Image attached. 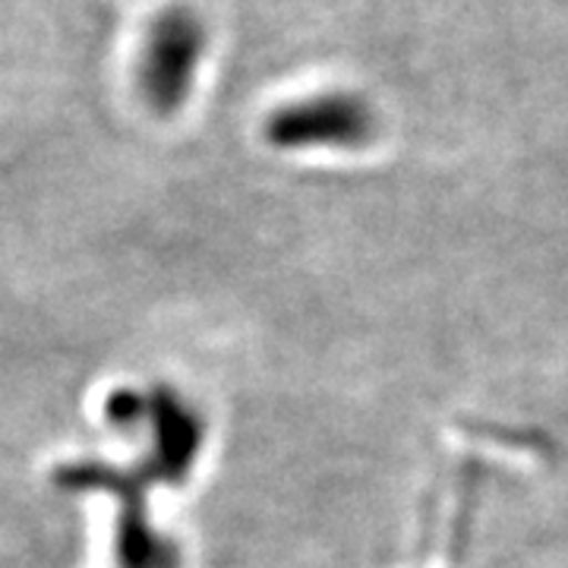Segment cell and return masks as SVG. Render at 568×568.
<instances>
[{"instance_id":"6da1fadb","label":"cell","mask_w":568,"mask_h":568,"mask_svg":"<svg viewBox=\"0 0 568 568\" xmlns=\"http://www.w3.org/2000/svg\"><path fill=\"white\" fill-rule=\"evenodd\" d=\"M209 48L203 17L186 3H164L149 20L140 48V92L155 114L181 111Z\"/></svg>"},{"instance_id":"7a4b0ae2","label":"cell","mask_w":568,"mask_h":568,"mask_svg":"<svg viewBox=\"0 0 568 568\" xmlns=\"http://www.w3.org/2000/svg\"><path fill=\"white\" fill-rule=\"evenodd\" d=\"M263 133L275 149H357L373 140L376 114L354 92H320L275 108Z\"/></svg>"},{"instance_id":"3957f363","label":"cell","mask_w":568,"mask_h":568,"mask_svg":"<svg viewBox=\"0 0 568 568\" xmlns=\"http://www.w3.org/2000/svg\"><path fill=\"white\" fill-rule=\"evenodd\" d=\"M108 410H111V420H114V424L133 426L142 417L145 405H142L140 395H133V392H121V395H114V398H111Z\"/></svg>"}]
</instances>
